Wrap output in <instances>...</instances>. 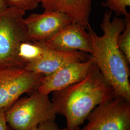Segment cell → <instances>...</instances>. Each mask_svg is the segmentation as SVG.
Segmentation results:
<instances>
[{"label":"cell","mask_w":130,"mask_h":130,"mask_svg":"<svg viewBox=\"0 0 130 130\" xmlns=\"http://www.w3.org/2000/svg\"><path fill=\"white\" fill-rule=\"evenodd\" d=\"M43 76L24 68L0 70V108L11 106L25 93L38 90Z\"/></svg>","instance_id":"6"},{"label":"cell","mask_w":130,"mask_h":130,"mask_svg":"<svg viewBox=\"0 0 130 130\" xmlns=\"http://www.w3.org/2000/svg\"><path fill=\"white\" fill-rule=\"evenodd\" d=\"M80 24L71 22L56 34L41 41L45 46L62 51H79L91 55L92 42L88 32Z\"/></svg>","instance_id":"8"},{"label":"cell","mask_w":130,"mask_h":130,"mask_svg":"<svg viewBox=\"0 0 130 130\" xmlns=\"http://www.w3.org/2000/svg\"><path fill=\"white\" fill-rule=\"evenodd\" d=\"M80 130H130V101L115 96L95 107Z\"/></svg>","instance_id":"5"},{"label":"cell","mask_w":130,"mask_h":130,"mask_svg":"<svg viewBox=\"0 0 130 130\" xmlns=\"http://www.w3.org/2000/svg\"><path fill=\"white\" fill-rule=\"evenodd\" d=\"M42 57L27 64L24 68L29 71L46 76L71 63L86 60L91 55L79 51H62L46 47Z\"/></svg>","instance_id":"10"},{"label":"cell","mask_w":130,"mask_h":130,"mask_svg":"<svg viewBox=\"0 0 130 130\" xmlns=\"http://www.w3.org/2000/svg\"><path fill=\"white\" fill-rule=\"evenodd\" d=\"M112 13L107 10L104 14L100 24L102 35L88 29L92 42L91 56L115 96L130 101V63L117 44L118 36L125 27V19L116 16L112 19Z\"/></svg>","instance_id":"1"},{"label":"cell","mask_w":130,"mask_h":130,"mask_svg":"<svg viewBox=\"0 0 130 130\" xmlns=\"http://www.w3.org/2000/svg\"><path fill=\"white\" fill-rule=\"evenodd\" d=\"M25 13L10 7L0 10V70L24 67L18 52L21 43L28 40Z\"/></svg>","instance_id":"4"},{"label":"cell","mask_w":130,"mask_h":130,"mask_svg":"<svg viewBox=\"0 0 130 130\" xmlns=\"http://www.w3.org/2000/svg\"><path fill=\"white\" fill-rule=\"evenodd\" d=\"M103 7L108 8L114 12L117 17L123 16L124 18L130 17L127 8L130 6V0H106L103 3Z\"/></svg>","instance_id":"14"},{"label":"cell","mask_w":130,"mask_h":130,"mask_svg":"<svg viewBox=\"0 0 130 130\" xmlns=\"http://www.w3.org/2000/svg\"><path fill=\"white\" fill-rule=\"evenodd\" d=\"M95 64L93 56L86 60L65 66L50 74L44 76L38 90L49 95L60 91L84 79Z\"/></svg>","instance_id":"7"},{"label":"cell","mask_w":130,"mask_h":130,"mask_svg":"<svg viewBox=\"0 0 130 130\" xmlns=\"http://www.w3.org/2000/svg\"><path fill=\"white\" fill-rule=\"evenodd\" d=\"M7 125L13 130H30L42 123L56 120V113L49 97L37 90L19 98L5 110Z\"/></svg>","instance_id":"3"},{"label":"cell","mask_w":130,"mask_h":130,"mask_svg":"<svg viewBox=\"0 0 130 130\" xmlns=\"http://www.w3.org/2000/svg\"><path fill=\"white\" fill-rule=\"evenodd\" d=\"M46 48L41 42L28 40L22 42L20 44L18 52L19 60L25 67L27 64L40 59Z\"/></svg>","instance_id":"12"},{"label":"cell","mask_w":130,"mask_h":130,"mask_svg":"<svg viewBox=\"0 0 130 130\" xmlns=\"http://www.w3.org/2000/svg\"><path fill=\"white\" fill-rule=\"evenodd\" d=\"M5 110V108H0V130H8Z\"/></svg>","instance_id":"16"},{"label":"cell","mask_w":130,"mask_h":130,"mask_svg":"<svg viewBox=\"0 0 130 130\" xmlns=\"http://www.w3.org/2000/svg\"><path fill=\"white\" fill-rule=\"evenodd\" d=\"M52 93L56 113L65 117L69 129L79 127L95 107L115 96L96 64L84 79Z\"/></svg>","instance_id":"2"},{"label":"cell","mask_w":130,"mask_h":130,"mask_svg":"<svg viewBox=\"0 0 130 130\" xmlns=\"http://www.w3.org/2000/svg\"><path fill=\"white\" fill-rule=\"evenodd\" d=\"M72 21L59 12L44 11L25 18L28 41L41 42L51 37Z\"/></svg>","instance_id":"9"},{"label":"cell","mask_w":130,"mask_h":130,"mask_svg":"<svg viewBox=\"0 0 130 130\" xmlns=\"http://www.w3.org/2000/svg\"><path fill=\"white\" fill-rule=\"evenodd\" d=\"M63 130H80V128L79 127H76L73 129H70L64 128V129H63Z\"/></svg>","instance_id":"18"},{"label":"cell","mask_w":130,"mask_h":130,"mask_svg":"<svg viewBox=\"0 0 130 130\" xmlns=\"http://www.w3.org/2000/svg\"><path fill=\"white\" fill-rule=\"evenodd\" d=\"M44 11H56L65 14L73 22L79 24L85 29L89 23L92 0H40Z\"/></svg>","instance_id":"11"},{"label":"cell","mask_w":130,"mask_h":130,"mask_svg":"<svg viewBox=\"0 0 130 130\" xmlns=\"http://www.w3.org/2000/svg\"><path fill=\"white\" fill-rule=\"evenodd\" d=\"M7 6L5 0H0V10L7 8Z\"/></svg>","instance_id":"17"},{"label":"cell","mask_w":130,"mask_h":130,"mask_svg":"<svg viewBox=\"0 0 130 130\" xmlns=\"http://www.w3.org/2000/svg\"><path fill=\"white\" fill-rule=\"evenodd\" d=\"M125 27L119 35L117 44L126 59L130 63V17L125 18Z\"/></svg>","instance_id":"13"},{"label":"cell","mask_w":130,"mask_h":130,"mask_svg":"<svg viewBox=\"0 0 130 130\" xmlns=\"http://www.w3.org/2000/svg\"><path fill=\"white\" fill-rule=\"evenodd\" d=\"M7 7H14L24 12L36 8L40 3V0H5Z\"/></svg>","instance_id":"15"}]
</instances>
